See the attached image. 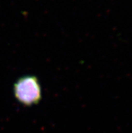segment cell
<instances>
[{"label": "cell", "mask_w": 132, "mask_h": 133, "mask_svg": "<svg viewBox=\"0 0 132 133\" xmlns=\"http://www.w3.org/2000/svg\"><path fill=\"white\" fill-rule=\"evenodd\" d=\"M13 93L16 99L24 105H32L41 99V87L34 76L20 78L14 84Z\"/></svg>", "instance_id": "6da1fadb"}]
</instances>
